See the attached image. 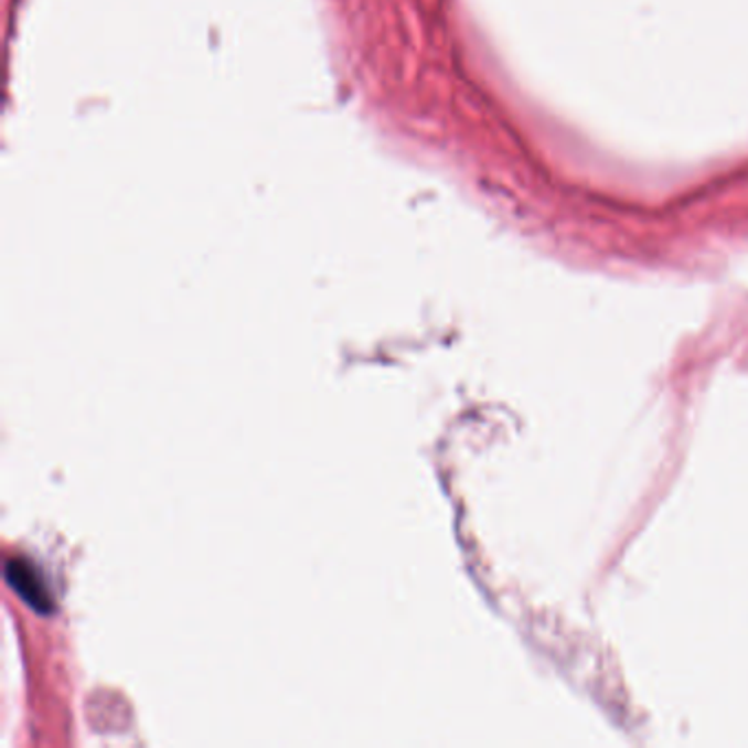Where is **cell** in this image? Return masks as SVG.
I'll return each instance as SVG.
<instances>
[{"label": "cell", "mask_w": 748, "mask_h": 748, "mask_svg": "<svg viewBox=\"0 0 748 748\" xmlns=\"http://www.w3.org/2000/svg\"><path fill=\"white\" fill-rule=\"evenodd\" d=\"M7 579L13 586V590L38 612H49L53 601L46 592V586L40 577V573L29 564V562L13 560L7 562Z\"/></svg>", "instance_id": "obj_1"}]
</instances>
